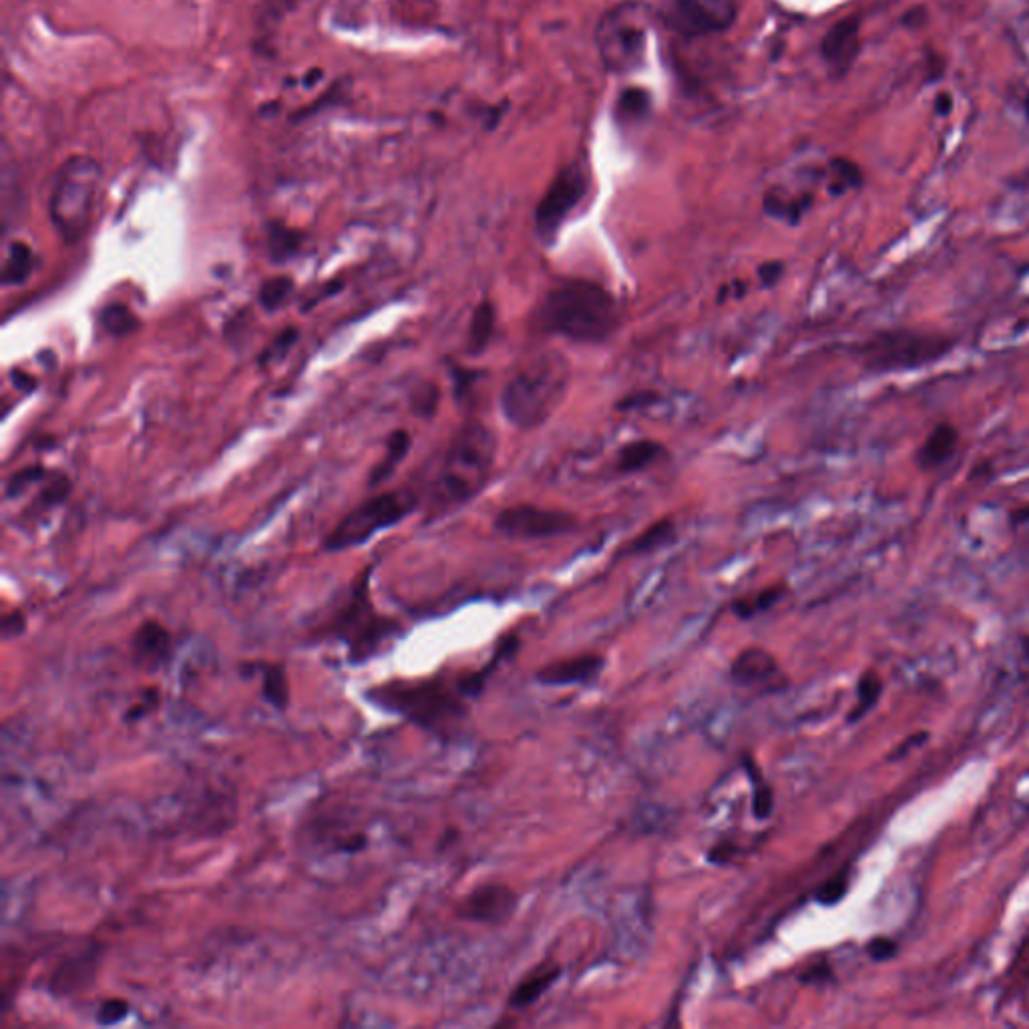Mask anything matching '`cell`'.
I'll list each match as a JSON object with an SVG mask.
<instances>
[{
    "label": "cell",
    "instance_id": "obj_20",
    "mask_svg": "<svg viewBox=\"0 0 1029 1029\" xmlns=\"http://www.w3.org/2000/svg\"><path fill=\"white\" fill-rule=\"evenodd\" d=\"M957 447L959 431L949 423H939L917 449L915 463L921 471H935L953 459Z\"/></svg>",
    "mask_w": 1029,
    "mask_h": 1029
},
{
    "label": "cell",
    "instance_id": "obj_42",
    "mask_svg": "<svg viewBox=\"0 0 1029 1029\" xmlns=\"http://www.w3.org/2000/svg\"><path fill=\"white\" fill-rule=\"evenodd\" d=\"M25 630H27V617L21 611H13V613L5 615V620H3V638L5 640H15V638L23 636Z\"/></svg>",
    "mask_w": 1029,
    "mask_h": 1029
},
{
    "label": "cell",
    "instance_id": "obj_27",
    "mask_svg": "<svg viewBox=\"0 0 1029 1029\" xmlns=\"http://www.w3.org/2000/svg\"><path fill=\"white\" fill-rule=\"evenodd\" d=\"M676 537V525L672 519H662L644 529L634 541L626 547L628 555H644L668 545Z\"/></svg>",
    "mask_w": 1029,
    "mask_h": 1029
},
{
    "label": "cell",
    "instance_id": "obj_9",
    "mask_svg": "<svg viewBox=\"0 0 1029 1029\" xmlns=\"http://www.w3.org/2000/svg\"><path fill=\"white\" fill-rule=\"evenodd\" d=\"M302 841L314 863L344 865L368 855L372 831L370 822H364L352 808H332L308 820Z\"/></svg>",
    "mask_w": 1029,
    "mask_h": 1029
},
{
    "label": "cell",
    "instance_id": "obj_5",
    "mask_svg": "<svg viewBox=\"0 0 1029 1029\" xmlns=\"http://www.w3.org/2000/svg\"><path fill=\"white\" fill-rule=\"evenodd\" d=\"M101 183V167L87 155L69 157L53 183L49 220L65 244H77L89 230Z\"/></svg>",
    "mask_w": 1029,
    "mask_h": 1029
},
{
    "label": "cell",
    "instance_id": "obj_4",
    "mask_svg": "<svg viewBox=\"0 0 1029 1029\" xmlns=\"http://www.w3.org/2000/svg\"><path fill=\"white\" fill-rule=\"evenodd\" d=\"M495 451V437L485 425H465L453 439L445 457L437 483L439 505L453 507L473 499L491 477Z\"/></svg>",
    "mask_w": 1029,
    "mask_h": 1029
},
{
    "label": "cell",
    "instance_id": "obj_12",
    "mask_svg": "<svg viewBox=\"0 0 1029 1029\" xmlns=\"http://www.w3.org/2000/svg\"><path fill=\"white\" fill-rule=\"evenodd\" d=\"M577 527V519L561 509L513 505L495 517V529L511 539L559 537Z\"/></svg>",
    "mask_w": 1029,
    "mask_h": 1029
},
{
    "label": "cell",
    "instance_id": "obj_40",
    "mask_svg": "<svg viewBox=\"0 0 1029 1029\" xmlns=\"http://www.w3.org/2000/svg\"><path fill=\"white\" fill-rule=\"evenodd\" d=\"M296 340H298V328H294V326L292 328H284V332H280L276 336V340L270 344V348L262 354V358H260L262 364L274 362V360L282 358L296 344Z\"/></svg>",
    "mask_w": 1029,
    "mask_h": 1029
},
{
    "label": "cell",
    "instance_id": "obj_47",
    "mask_svg": "<svg viewBox=\"0 0 1029 1029\" xmlns=\"http://www.w3.org/2000/svg\"><path fill=\"white\" fill-rule=\"evenodd\" d=\"M11 380H13L15 388H17V390H21V392H25V394H29V392H33V390L37 388V380H35V376H31L29 372H25V370H21V368L11 370Z\"/></svg>",
    "mask_w": 1029,
    "mask_h": 1029
},
{
    "label": "cell",
    "instance_id": "obj_1",
    "mask_svg": "<svg viewBox=\"0 0 1029 1029\" xmlns=\"http://www.w3.org/2000/svg\"><path fill=\"white\" fill-rule=\"evenodd\" d=\"M537 320L549 334L599 344L620 326V306L609 290L595 282L565 280L543 296Z\"/></svg>",
    "mask_w": 1029,
    "mask_h": 1029
},
{
    "label": "cell",
    "instance_id": "obj_14",
    "mask_svg": "<svg viewBox=\"0 0 1029 1029\" xmlns=\"http://www.w3.org/2000/svg\"><path fill=\"white\" fill-rule=\"evenodd\" d=\"M101 965V949L91 945L73 955H67L49 975V991L55 997H73L87 991Z\"/></svg>",
    "mask_w": 1029,
    "mask_h": 1029
},
{
    "label": "cell",
    "instance_id": "obj_49",
    "mask_svg": "<svg viewBox=\"0 0 1029 1029\" xmlns=\"http://www.w3.org/2000/svg\"><path fill=\"white\" fill-rule=\"evenodd\" d=\"M927 738H929V734H927V732H919V734H913V736H909V738H907V740H905V742H903V744H901V746H899L897 750H893V754H891V760L903 758V756H905V754H907V752H909L911 748H915V746H921V744H923V742H925Z\"/></svg>",
    "mask_w": 1029,
    "mask_h": 1029
},
{
    "label": "cell",
    "instance_id": "obj_30",
    "mask_svg": "<svg viewBox=\"0 0 1029 1029\" xmlns=\"http://www.w3.org/2000/svg\"><path fill=\"white\" fill-rule=\"evenodd\" d=\"M883 694V680L875 672L863 674L857 686V706L849 714V722H859L863 716H867L875 704L881 700Z\"/></svg>",
    "mask_w": 1029,
    "mask_h": 1029
},
{
    "label": "cell",
    "instance_id": "obj_23",
    "mask_svg": "<svg viewBox=\"0 0 1029 1029\" xmlns=\"http://www.w3.org/2000/svg\"><path fill=\"white\" fill-rule=\"evenodd\" d=\"M559 975H561L559 965L537 969L525 981H521L517 985V989L511 993V1007L523 1009V1007L533 1005L543 993H547L551 989V985L559 979Z\"/></svg>",
    "mask_w": 1029,
    "mask_h": 1029
},
{
    "label": "cell",
    "instance_id": "obj_28",
    "mask_svg": "<svg viewBox=\"0 0 1029 1029\" xmlns=\"http://www.w3.org/2000/svg\"><path fill=\"white\" fill-rule=\"evenodd\" d=\"M99 326H101L107 334H111V336H115V338H123V336H127V334H131V332H135V330H137L139 320H137V316H135V314H133L125 304L115 302V304L105 306V308L99 312Z\"/></svg>",
    "mask_w": 1029,
    "mask_h": 1029
},
{
    "label": "cell",
    "instance_id": "obj_35",
    "mask_svg": "<svg viewBox=\"0 0 1029 1029\" xmlns=\"http://www.w3.org/2000/svg\"><path fill=\"white\" fill-rule=\"evenodd\" d=\"M49 479V473L47 469L35 465V467H27V469H21L17 471L15 475H11V479L7 481V497L9 499H15V497H21L23 493H27L31 487L43 483Z\"/></svg>",
    "mask_w": 1029,
    "mask_h": 1029
},
{
    "label": "cell",
    "instance_id": "obj_43",
    "mask_svg": "<svg viewBox=\"0 0 1029 1029\" xmlns=\"http://www.w3.org/2000/svg\"><path fill=\"white\" fill-rule=\"evenodd\" d=\"M800 983L804 985H816V983H827L833 979V969L827 963H818L808 967L804 973H800Z\"/></svg>",
    "mask_w": 1029,
    "mask_h": 1029
},
{
    "label": "cell",
    "instance_id": "obj_8",
    "mask_svg": "<svg viewBox=\"0 0 1029 1029\" xmlns=\"http://www.w3.org/2000/svg\"><path fill=\"white\" fill-rule=\"evenodd\" d=\"M324 632L346 646L352 664H360L374 658L400 632V626L372 607L366 579H362L350 599L326 624Z\"/></svg>",
    "mask_w": 1029,
    "mask_h": 1029
},
{
    "label": "cell",
    "instance_id": "obj_26",
    "mask_svg": "<svg viewBox=\"0 0 1029 1029\" xmlns=\"http://www.w3.org/2000/svg\"><path fill=\"white\" fill-rule=\"evenodd\" d=\"M408 449H410V435L406 431H394L388 437L384 459L370 473V485L376 487L382 481H386L392 475V471L400 465V461L406 457Z\"/></svg>",
    "mask_w": 1029,
    "mask_h": 1029
},
{
    "label": "cell",
    "instance_id": "obj_44",
    "mask_svg": "<svg viewBox=\"0 0 1029 1029\" xmlns=\"http://www.w3.org/2000/svg\"><path fill=\"white\" fill-rule=\"evenodd\" d=\"M157 704H159V696H157V692H155V690H149V692H145V696H143V700H141L139 704H135L133 708H129V712L125 714V720H127V722L139 720V718L147 716L153 708H157Z\"/></svg>",
    "mask_w": 1029,
    "mask_h": 1029
},
{
    "label": "cell",
    "instance_id": "obj_48",
    "mask_svg": "<svg viewBox=\"0 0 1029 1029\" xmlns=\"http://www.w3.org/2000/svg\"><path fill=\"white\" fill-rule=\"evenodd\" d=\"M734 851H736V849H734V845H730V843H720V845H716V847L708 853V861H710V863H716V865H726V863L732 859Z\"/></svg>",
    "mask_w": 1029,
    "mask_h": 1029
},
{
    "label": "cell",
    "instance_id": "obj_50",
    "mask_svg": "<svg viewBox=\"0 0 1029 1029\" xmlns=\"http://www.w3.org/2000/svg\"><path fill=\"white\" fill-rule=\"evenodd\" d=\"M654 400H656V392H644V394H636V396L626 398L620 406H622V408H638V406H642L644 402H648V404H650V402H654Z\"/></svg>",
    "mask_w": 1029,
    "mask_h": 1029
},
{
    "label": "cell",
    "instance_id": "obj_34",
    "mask_svg": "<svg viewBox=\"0 0 1029 1029\" xmlns=\"http://www.w3.org/2000/svg\"><path fill=\"white\" fill-rule=\"evenodd\" d=\"M784 595V585H772V587H766L762 589L760 593H756L754 597H744V599H738L732 609L738 617H744V620H748V617L760 613V611H766L770 609L780 597Z\"/></svg>",
    "mask_w": 1029,
    "mask_h": 1029
},
{
    "label": "cell",
    "instance_id": "obj_2",
    "mask_svg": "<svg viewBox=\"0 0 1029 1029\" xmlns=\"http://www.w3.org/2000/svg\"><path fill=\"white\" fill-rule=\"evenodd\" d=\"M567 386V360L557 352L537 354L519 366L501 392L505 421L521 431L537 429L553 415V410L567 392Z\"/></svg>",
    "mask_w": 1029,
    "mask_h": 1029
},
{
    "label": "cell",
    "instance_id": "obj_41",
    "mask_svg": "<svg viewBox=\"0 0 1029 1029\" xmlns=\"http://www.w3.org/2000/svg\"><path fill=\"white\" fill-rule=\"evenodd\" d=\"M867 953L871 955L873 961H891L893 957L899 955V943L891 937H873L869 943H867Z\"/></svg>",
    "mask_w": 1029,
    "mask_h": 1029
},
{
    "label": "cell",
    "instance_id": "obj_38",
    "mask_svg": "<svg viewBox=\"0 0 1029 1029\" xmlns=\"http://www.w3.org/2000/svg\"><path fill=\"white\" fill-rule=\"evenodd\" d=\"M69 491H71L69 479L65 475H53V477H49V483L43 489L39 501L43 507H55L69 497Z\"/></svg>",
    "mask_w": 1029,
    "mask_h": 1029
},
{
    "label": "cell",
    "instance_id": "obj_54",
    "mask_svg": "<svg viewBox=\"0 0 1029 1029\" xmlns=\"http://www.w3.org/2000/svg\"><path fill=\"white\" fill-rule=\"evenodd\" d=\"M1023 113H1025V117H1027V121H1029V91H1027L1025 99H1023Z\"/></svg>",
    "mask_w": 1029,
    "mask_h": 1029
},
{
    "label": "cell",
    "instance_id": "obj_32",
    "mask_svg": "<svg viewBox=\"0 0 1029 1029\" xmlns=\"http://www.w3.org/2000/svg\"><path fill=\"white\" fill-rule=\"evenodd\" d=\"M300 242H302V238L298 234H294L292 230H288L280 224H274L268 234V250H270L272 260L286 262V260L294 258L300 248Z\"/></svg>",
    "mask_w": 1029,
    "mask_h": 1029
},
{
    "label": "cell",
    "instance_id": "obj_31",
    "mask_svg": "<svg viewBox=\"0 0 1029 1029\" xmlns=\"http://www.w3.org/2000/svg\"><path fill=\"white\" fill-rule=\"evenodd\" d=\"M746 770H748V776H750V782L754 786V792H752V812L758 820H766L772 810H774V794H772V788L770 784L764 780V776L760 774L758 766L746 758Z\"/></svg>",
    "mask_w": 1029,
    "mask_h": 1029
},
{
    "label": "cell",
    "instance_id": "obj_45",
    "mask_svg": "<svg viewBox=\"0 0 1029 1029\" xmlns=\"http://www.w3.org/2000/svg\"><path fill=\"white\" fill-rule=\"evenodd\" d=\"M784 264L782 262H766L758 268V276H760V282L764 286H774L780 282L782 274H784Z\"/></svg>",
    "mask_w": 1029,
    "mask_h": 1029
},
{
    "label": "cell",
    "instance_id": "obj_46",
    "mask_svg": "<svg viewBox=\"0 0 1029 1029\" xmlns=\"http://www.w3.org/2000/svg\"><path fill=\"white\" fill-rule=\"evenodd\" d=\"M927 19H929L927 9H925V7H921V5H917V7L909 9V11L901 17V23H903L907 29H919V27H923V25L927 23Z\"/></svg>",
    "mask_w": 1029,
    "mask_h": 1029
},
{
    "label": "cell",
    "instance_id": "obj_52",
    "mask_svg": "<svg viewBox=\"0 0 1029 1029\" xmlns=\"http://www.w3.org/2000/svg\"><path fill=\"white\" fill-rule=\"evenodd\" d=\"M1011 187H1021V189H1029V169L1017 177L1011 179Z\"/></svg>",
    "mask_w": 1029,
    "mask_h": 1029
},
{
    "label": "cell",
    "instance_id": "obj_29",
    "mask_svg": "<svg viewBox=\"0 0 1029 1029\" xmlns=\"http://www.w3.org/2000/svg\"><path fill=\"white\" fill-rule=\"evenodd\" d=\"M865 183V175L861 171V167L851 161V159H845V157H837L831 161V181H829V191L833 195H843L851 189H857Z\"/></svg>",
    "mask_w": 1029,
    "mask_h": 1029
},
{
    "label": "cell",
    "instance_id": "obj_7",
    "mask_svg": "<svg viewBox=\"0 0 1029 1029\" xmlns=\"http://www.w3.org/2000/svg\"><path fill=\"white\" fill-rule=\"evenodd\" d=\"M652 13L642 3H624L607 11L595 29L603 65L613 73H632L646 63Z\"/></svg>",
    "mask_w": 1029,
    "mask_h": 1029
},
{
    "label": "cell",
    "instance_id": "obj_17",
    "mask_svg": "<svg viewBox=\"0 0 1029 1029\" xmlns=\"http://www.w3.org/2000/svg\"><path fill=\"white\" fill-rule=\"evenodd\" d=\"M173 654V638L169 630L155 622H143L131 636V660L137 668L153 672L169 662Z\"/></svg>",
    "mask_w": 1029,
    "mask_h": 1029
},
{
    "label": "cell",
    "instance_id": "obj_36",
    "mask_svg": "<svg viewBox=\"0 0 1029 1029\" xmlns=\"http://www.w3.org/2000/svg\"><path fill=\"white\" fill-rule=\"evenodd\" d=\"M847 891H849V877H847V873H841V875L831 877L825 885H822V887L814 893V899H816V903H820V905L833 907V905L841 903V899L847 895Z\"/></svg>",
    "mask_w": 1029,
    "mask_h": 1029
},
{
    "label": "cell",
    "instance_id": "obj_18",
    "mask_svg": "<svg viewBox=\"0 0 1029 1029\" xmlns=\"http://www.w3.org/2000/svg\"><path fill=\"white\" fill-rule=\"evenodd\" d=\"M730 678L738 686L778 688L782 672L770 652L762 648H748L734 660L730 668Z\"/></svg>",
    "mask_w": 1029,
    "mask_h": 1029
},
{
    "label": "cell",
    "instance_id": "obj_25",
    "mask_svg": "<svg viewBox=\"0 0 1029 1029\" xmlns=\"http://www.w3.org/2000/svg\"><path fill=\"white\" fill-rule=\"evenodd\" d=\"M35 266V254L31 246L25 242H13L7 250V258L3 264V284L5 286H21L25 284Z\"/></svg>",
    "mask_w": 1029,
    "mask_h": 1029
},
{
    "label": "cell",
    "instance_id": "obj_6",
    "mask_svg": "<svg viewBox=\"0 0 1029 1029\" xmlns=\"http://www.w3.org/2000/svg\"><path fill=\"white\" fill-rule=\"evenodd\" d=\"M955 348V340L947 334L893 328L871 336L861 348L863 366L873 374H895L919 370L937 364Z\"/></svg>",
    "mask_w": 1029,
    "mask_h": 1029
},
{
    "label": "cell",
    "instance_id": "obj_11",
    "mask_svg": "<svg viewBox=\"0 0 1029 1029\" xmlns=\"http://www.w3.org/2000/svg\"><path fill=\"white\" fill-rule=\"evenodd\" d=\"M587 187L589 177L583 165L579 163H571L555 175L535 210V228L537 236L543 242L549 244L557 238L567 218L573 214V210L579 208V203L587 193Z\"/></svg>",
    "mask_w": 1029,
    "mask_h": 1029
},
{
    "label": "cell",
    "instance_id": "obj_37",
    "mask_svg": "<svg viewBox=\"0 0 1029 1029\" xmlns=\"http://www.w3.org/2000/svg\"><path fill=\"white\" fill-rule=\"evenodd\" d=\"M129 1001L121 997H109L105 999L97 1009V1023L99 1025H115L121 1023L129 1015Z\"/></svg>",
    "mask_w": 1029,
    "mask_h": 1029
},
{
    "label": "cell",
    "instance_id": "obj_15",
    "mask_svg": "<svg viewBox=\"0 0 1029 1029\" xmlns=\"http://www.w3.org/2000/svg\"><path fill=\"white\" fill-rule=\"evenodd\" d=\"M861 53V21L859 17H845L835 23L820 43V55L833 71L843 77L851 71Z\"/></svg>",
    "mask_w": 1029,
    "mask_h": 1029
},
{
    "label": "cell",
    "instance_id": "obj_53",
    "mask_svg": "<svg viewBox=\"0 0 1029 1029\" xmlns=\"http://www.w3.org/2000/svg\"><path fill=\"white\" fill-rule=\"evenodd\" d=\"M1021 650H1023L1025 658L1029 660V636H1027V638H1023V642H1021Z\"/></svg>",
    "mask_w": 1029,
    "mask_h": 1029
},
{
    "label": "cell",
    "instance_id": "obj_39",
    "mask_svg": "<svg viewBox=\"0 0 1029 1029\" xmlns=\"http://www.w3.org/2000/svg\"><path fill=\"white\" fill-rule=\"evenodd\" d=\"M648 107H650L648 93H644L640 89H630L620 99V113H622V117L636 119L640 115H646Z\"/></svg>",
    "mask_w": 1029,
    "mask_h": 1029
},
{
    "label": "cell",
    "instance_id": "obj_19",
    "mask_svg": "<svg viewBox=\"0 0 1029 1029\" xmlns=\"http://www.w3.org/2000/svg\"><path fill=\"white\" fill-rule=\"evenodd\" d=\"M601 656H577L571 660L553 662L537 672V680L545 686H575L591 682L603 668Z\"/></svg>",
    "mask_w": 1029,
    "mask_h": 1029
},
{
    "label": "cell",
    "instance_id": "obj_21",
    "mask_svg": "<svg viewBox=\"0 0 1029 1029\" xmlns=\"http://www.w3.org/2000/svg\"><path fill=\"white\" fill-rule=\"evenodd\" d=\"M246 666L252 668L256 676H260L262 698L278 712H286L290 706V682L286 668L276 662H258Z\"/></svg>",
    "mask_w": 1029,
    "mask_h": 1029
},
{
    "label": "cell",
    "instance_id": "obj_16",
    "mask_svg": "<svg viewBox=\"0 0 1029 1029\" xmlns=\"http://www.w3.org/2000/svg\"><path fill=\"white\" fill-rule=\"evenodd\" d=\"M519 897L507 885H483L475 889L459 907L463 919L477 923H505L517 909Z\"/></svg>",
    "mask_w": 1029,
    "mask_h": 1029
},
{
    "label": "cell",
    "instance_id": "obj_24",
    "mask_svg": "<svg viewBox=\"0 0 1029 1029\" xmlns=\"http://www.w3.org/2000/svg\"><path fill=\"white\" fill-rule=\"evenodd\" d=\"M495 326H497V310H495V304L491 300H483L473 316H471V324H469V336H467V346H469V352L471 354H481L493 334H495Z\"/></svg>",
    "mask_w": 1029,
    "mask_h": 1029
},
{
    "label": "cell",
    "instance_id": "obj_22",
    "mask_svg": "<svg viewBox=\"0 0 1029 1029\" xmlns=\"http://www.w3.org/2000/svg\"><path fill=\"white\" fill-rule=\"evenodd\" d=\"M666 455V447L654 439H638L617 453V469L622 473H638L658 463Z\"/></svg>",
    "mask_w": 1029,
    "mask_h": 1029
},
{
    "label": "cell",
    "instance_id": "obj_13",
    "mask_svg": "<svg viewBox=\"0 0 1029 1029\" xmlns=\"http://www.w3.org/2000/svg\"><path fill=\"white\" fill-rule=\"evenodd\" d=\"M736 19V0H674L672 25L688 37L728 29Z\"/></svg>",
    "mask_w": 1029,
    "mask_h": 1029
},
{
    "label": "cell",
    "instance_id": "obj_3",
    "mask_svg": "<svg viewBox=\"0 0 1029 1029\" xmlns=\"http://www.w3.org/2000/svg\"><path fill=\"white\" fill-rule=\"evenodd\" d=\"M461 692H453L441 680L388 682L368 690V700L396 712L431 732L445 734L465 718Z\"/></svg>",
    "mask_w": 1029,
    "mask_h": 1029
},
{
    "label": "cell",
    "instance_id": "obj_51",
    "mask_svg": "<svg viewBox=\"0 0 1029 1029\" xmlns=\"http://www.w3.org/2000/svg\"><path fill=\"white\" fill-rule=\"evenodd\" d=\"M935 113L937 115H949L951 109H953V97L949 93H941L937 99H935V105H933Z\"/></svg>",
    "mask_w": 1029,
    "mask_h": 1029
},
{
    "label": "cell",
    "instance_id": "obj_10",
    "mask_svg": "<svg viewBox=\"0 0 1029 1029\" xmlns=\"http://www.w3.org/2000/svg\"><path fill=\"white\" fill-rule=\"evenodd\" d=\"M415 497L406 491H390L380 493L360 507L352 509L326 537L324 547L328 551H344L350 547H358L374 537L378 531H384L410 513L415 511Z\"/></svg>",
    "mask_w": 1029,
    "mask_h": 1029
},
{
    "label": "cell",
    "instance_id": "obj_33",
    "mask_svg": "<svg viewBox=\"0 0 1029 1029\" xmlns=\"http://www.w3.org/2000/svg\"><path fill=\"white\" fill-rule=\"evenodd\" d=\"M292 292H294V280L288 276H278V278L266 280L262 284L258 298H260V304L264 306V310L276 312L288 302Z\"/></svg>",
    "mask_w": 1029,
    "mask_h": 1029
}]
</instances>
